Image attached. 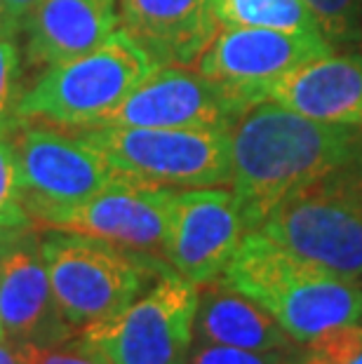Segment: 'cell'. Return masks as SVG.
I'll list each match as a JSON object with an SVG mask.
<instances>
[{
	"label": "cell",
	"mask_w": 362,
	"mask_h": 364,
	"mask_svg": "<svg viewBox=\"0 0 362 364\" xmlns=\"http://www.w3.org/2000/svg\"><path fill=\"white\" fill-rule=\"evenodd\" d=\"M188 364H292V350H245L196 341Z\"/></svg>",
	"instance_id": "cell-23"
},
{
	"label": "cell",
	"mask_w": 362,
	"mask_h": 364,
	"mask_svg": "<svg viewBox=\"0 0 362 364\" xmlns=\"http://www.w3.org/2000/svg\"><path fill=\"white\" fill-rule=\"evenodd\" d=\"M332 52L334 43L322 33L223 26L200 54L198 71L257 104L282 75Z\"/></svg>",
	"instance_id": "cell-10"
},
{
	"label": "cell",
	"mask_w": 362,
	"mask_h": 364,
	"mask_svg": "<svg viewBox=\"0 0 362 364\" xmlns=\"http://www.w3.org/2000/svg\"><path fill=\"white\" fill-rule=\"evenodd\" d=\"M200 291L196 341L245 350H292L297 341L275 317L219 277Z\"/></svg>",
	"instance_id": "cell-17"
},
{
	"label": "cell",
	"mask_w": 362,
	"mask_h": 364,
	"mask_svg": "<svg viewBox=\"0 0 362 364\" xmlns=\"http://www.w3.org/2000/svg\"><path fill=\"white\" fill-rule=\"evenodd\" d=\"M0 338H5V334H3V324H0Z\"/></svg>",
	"instance_id": "cell-30"
},
{
	"label": "cell",
	"mask_w": 362,
	"mask_h": 364,
	"mask_svg": "<svg viewBox=\"0 0 362 364\" xmlns=\"http://www.w3.org/2000/svg\"><path fill=\"white\" fill-rule=\"evenodd\" d=\"M19 68L14 38L0 36V136L10 134L19 122Z\"/></svg>",
	"instance_id": "cell-21"
},
{
	"label": "cell",
	"mask_w": 362,
	"mask_h": 364,
	"mask_svg": "<svg viewBox=\"0 0 362 364\" xmlns=\"http://www.w3.org/2000/svg\"><path fill=\"white\" fill-rule=\"evenodd\" d=\"M200 287L169 268L120 313L78 331L106 364H188Z\"/></svg>",
	"instance_id": "cell-6"
},
{
	"label": "cell",
	"mask_w": 362,
	"mask_h": 364,
	"mask_svg": "<svg viewBox=\"0 0 362 364\" xmlns=\"http://www.w3.org/2000/svg\"><path fill=\"white\" fill-rule=\"evenodd\" d=\"M332 43L362 41V0H304Z\"/></svg>",
	"instance_id": "cell-20"
},
{
	"label": "cell",
	"mask_w": 362,
	"mask_h": 364,
	"mask_svg": "<svg viewBox=\"0 0 362 364\" xmlns=\"http://www.w3.org/2000/svg\"><path fill=\"white\" fill-rule=\"evenodd\" d=\"M17 33H19V26L14 24L12 17L7 14L5 0H0V36H3V38H14Z\"/></svg>",
	"instance_id": "cell-27"
},
{
	"label": "cell",
	"mask_w": 362,
	"mask_h": 364,
	"mask_svg": "<svg viewBox=\"0 0 362 364\" xmlns=\"http://www.w3.org/2000/svg\"><path fill=\"white\" fill-rule=\"evenodd\" d=\"M0 364H24L17 346L7 338H0Z\"/></svg>",
	"instance_id": "cell-26"
},
{
	"label": "cell",
	"mask_w": 362,
	"mask_h": 364,
	"mask_svg": "<svg viewBox=\"0 0 362 364\" xmlns=\"http://www.w3.org/2000/svg\"><path fill=\"white\" fill-rule=\"evenodd\" d=\"M0 324L19 346H59L78 336L52 291L41 240L28 233L0 247Z\"/></svg>",
	"instance_id": "cell-13"
},
{
	"label": "cell",
	"mask_w": 362,
	"mask_h": 364,
	"mask_svg": "<svg viewBox=\"0 0 362 364\" xmlns=\"http://www.w3.org/2000/svg\"><path fill=\"white\" fill-rule=\"evenodd\" d=\"M268 99L306 118L362 125V54H325L271 85Z\"/></svg>",
	"instance_id": "cell-16"
},
{
	"label": "cell",
	"mask_w": 362,
	"mask_h": 364,
	"mask_svg": "<svg viewBox=\"0 0 362 364\" xmlns=\"http://www.w3.org/2000/svg\"><path fill=\"white\" fill-rule=\"evenodd\" d=\"M311 364H362V324L334 329L306 346Z\"/></svg>",
	"instance_id": "cell-22"
},
{
	"label": "cell",
	"mask_w": 362,
	"mask_h": 364,
	"mask_svg": "<svg viewBox=\"0 0 362 364\" xmlns=\"http://www.w3.org/2000/svg\"><path fill=\"white\" fill-rule=\"evenodd\" d=\"M254 102L240 92L207 78L186 66H158L106 113L87 127H174L221 129L247 111Z\"/></svg>",
	"instance_id": "cell-9"
},
{
	"label": "cell",
	"mask_w": 362,
	"mask_h": 364,
	"mask_svg": "<svg viewBox=\"0 0 362 364\" xmlns=\"http://www.w3.org/2000/svg\"><path fill=\"white\" fill-rule=\"evenodd\" d=\"M221 280L268 311L308 346L334 329L362 324V282L302 257L264 230H250Z\"/></svg>",
	"instance_id": "cell-2"
},
{
	"label": "cell",
	"mask_w": 362,
	"mask_h": 364,
	"mask_svg": "<svg viewBox=\"0 0 362 364\" xmlns=\"http://www.w3.org/2000/svg\"><path fill=\"white\" fill-rule=\"evenodd\" d=\"M33 219L24 207L19 183V165L14 144L0 136V226L14 230H28Z\"/></svg>",
	"instance_id": "cell-19"
},
{
	"label": "cell",
	"mask_w": 362,
	"mask_h": 364,
	"mask_svg": "<svg viewBox=\"0 0 362 364\" xmlns=\"http://www.w3.org/2000/svg\"><path fill=\"white\" fill-rule=\"evenodd\" d=\"M292 364H311V362L306 360V355H299L297 360H292Z\"/></svg>",
	"instance_id": "cell-29"
},
{
	"label": "cell",
	"mask_w": 362,
	"mask_h": 364,
	"mask_svg": "<svg viewBox=\"0 0 362 364\" xmlns=\"http://www.w3.org/2000/svg\"><path fill=\"white\" fill-rule=\"evenodd\" d=\"M14 346H17L24 364H106L92 350H87L78 341V336H73L71 341H66V343L48 346V348L19 346V343H14Z\"/></svg>",
	"instance_id": "cell-24"
},
{
	"label": "cell",
	"mask_w": 362,
	"mask_h": 364,
	"mask_svg": "<svg viewBox=\"0 0 362 364\" xmlns=\"http://www.w3.org/2000/svg\"><path fill=\"white\" fill-rule=\"evenodd\" d=\"M250 233L240 200L226 188H186L174 196L165 261L198 287L212 284Z\"/></svg>",
	"instance_id": "cell-11"
},
{
	"label": "cell",
	"mask_w": 362,
	"mask_h": 364,
	"mask_svg": "<svg viewBox=\"0 0 362 364\" xmlns=\"http://www.w3.org/2000/svg\"><path fill=\"white\" fill-rule=\"evenodd\" d=\"M174 188L120 174L85 203L50 214L41 226L92 235L125 250L165 259Z\"/></svg>",
	"instance_id": "cell-12"
},
{
	"label": "cell",
	"mask_w": 362,
	"mask_h": 364,
	"mask_svg": "<svg viewBox=\"0 0 362 364\" xmlns=\"http://www.w3.org/2000/svg\"><path fill=\"white\" fill-rule=\"evenodd\" d=\"M41 250L55 299L75 331L120 313L169 270L165 259L71 230L50 228Z\"/></svg>",
	"instance_id": "cell-3"
},
{
	"label": "cell",
	"mask_w": 362,
	"mask_h": 364,
	"mask_svg": "<svg viewBox=\"0 0 362 364\" xmlns=\"http://www.w3.org/2000/svg\"><path fill=\"white\" fill-rule=\"evenodd\" d=\"M118 169L165 188H212L230 181L228 132L174 127H75Z\"/></svg>",
	"instance_id": "cell-7"
},
{
	"label": "cell",
	"mask_w": 362,
	"mask_h": 364,
	"mask_svg": "<svg viewBox=\"0 0 362 364\" xmlns=\"http://www.w3.org/2000/svg\"><path fill=\"white\" fill-rule=\"evenodd\" d=\"M230 191L250 230L302 186L362 158V125L306 118L273 99L250 106L228 129Z\"/></svg>",
	"instance_id": "cell-1"
},
{
	"label": "cell",
	"mask_w": 362,
	"mask_h": 364,
	"mask_svg": "<svg viewBox=\"0 0 362 364\" xmlns=\"http://www.w3.org/2000/svg\"><path fill=\"white\" fill-rule=\"evenodd\" d=\"M212 12L221 28L252 26L294 31V33H322L313 10L304 0H212Z\"/></svg>",
	"instance_id": "cell-18"
},
{
	"label": "cell",
	"mask_w": 362,
	"mask_h": 364,
	"mask_svg": "<svg viewBox=\"0 0 362 364\" xmlns=\"http://www.w3.org/2000/svg\"><path fill=\"white\" fill-rule=\"evenodd\" d=\"M28 233V230H14V228H3L0 226V247L7 245V242H12V240H17L19 235H24Z\"/></svg>",
	"instance_id": "cell-28"
},
{
	"label": "cell",
	"mask_w": 362,
	"mask_h": 364,
	"mask_svg": "<svg viewBox=\"0 0 362 364\" xmlns=\"http://www.w3.org/2000/svg\"><path fill=\"white\" fill-rule=\"evenodd\" d=\"M120 28L156 66H188L217 36L212 0H118Z\"/></svg>",
	"instance_id": "cell-14"
},
{
	"label": "cell",
	"mask_w": 362,
	"mask_h": 364,
	"mask_svg": "<svg viewBox=\"0 0 362 364\" xmlns=\"http://www.w3.org/2000/svg\"><path fill=\"white\" fill-rule=\"evenodd\" d=\"M118 0H41L26 17L31 66H57L104 45L118 31Z\"/></svg>",
	"instance_id": "cell-15"
},
{
	"label": "cell",
	"mask_w": 362,
	"mask_h": 364,
	"mask_svg": "<svg viewBox=\"0 0 362 364\" xmlns=\"http://www.w3.org/2000/svg\"><path fill=\"white\" fill-rule=\"evenodd\" d=\"M259 230L320 266L362 277V158L282 198Z\"/></svg>",
	"instance_id": "cell-5"
},
{
	"label": "cell",
	"mask_w": 362,
	"mask_h": 364,
	"mask_svg": "<svg viewBox=\"0 0 362 364\" xmlns=\"http://www.w3.org/2000/svg\"><path fill=\"white\" fill-rule=\"evenodd\" d=\"M156 68L142 45L118 28L97 50L45 68L19 99V122L41 120L71 129L95 125Z\"/></svg>",
	"instance_id": "cell-4"
},
{
	"label": "cell",
	"mask_w": 362,
	"mask_h": 364,
	"mask_svg": "<svg viewBox=\"0 0 362 364\" xmlns=\"http://www.w3.org/2000/svg\"><path fill=\"white\" fill-rule=\"evenodd\" d=\"M24 207L36 223L85 203L120 176L75 132L26 127L14 141Z\"/></svg>",
	"instance_id": "cell-8"
},
{
	"label": "cell",
	"mask_w": 362,
	"mask_h": 364,
	"mask_svg": "<svg viewBox=\"0 0 362 364\" xmlns=\"http://www.w3.org/2000/svg\"><path fill=\"white\" fill-rule=\"evenodd\" d=\"M38 3H41V0H5L7 14H10L14 24L19 26V31H21V26H24V21L31 14V10H33Z\"/></svg>",
	"instance_id": "cell-25"
}]
</instances>
